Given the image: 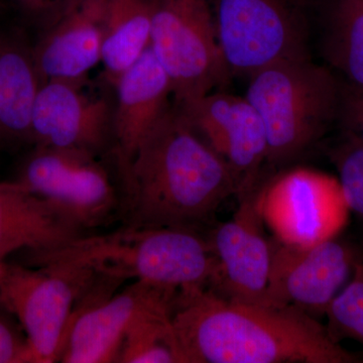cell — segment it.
<instances>
[{"label":"cell","mask_w":363,"mask_h":363,"mask_svg":"<svg viewBox=\"0 0 363 363\" xmlns=\"http://www.w3.org/2000/svg\"><path fill=\"white\" fill-rule=\"evenodd\" d=\"M173 324L186 363L363 362L298 308L234 302L207 286L178 291Z\"/></svg>","instance_id":"obj_1"},{"label":"cell","mask_w":363,"mask_h":363,"mask_svg":"<svg viewBox=\"0 0 363 363\" xmlns=\"http://www.w3.org/2000/svg\"><path fill=\"white\" fill-rule=\"evenodd\" d=\"M121 178L136 226L196 230L240 191L230 167L174 104L143 138Z\"/></svg>","instance_id":"obj_2"},{"label":"cell","mask_w":363,"mask_h":363,"mask_svg":"<svg viewBox=\"0 0 363 363\" xmlns=\"http://www.w3.org/2000/svg\"><path fill=\"white\" fill-rule=\"evenodd\" d=\"M38 266L70 264L124 281L180 289L211 286L218 260L208 238L194 229L130 225L114 233L80 236L63 247L30 252Z\"/></svg>","instance_id":"obj_3"},{"label":"cell","mask_w":363,"mask_h":363,"mask_svg":"<svg viewBox=\"0 0 363 363\" xmlns=\"http://www.w3.org/2000/svg\"><path fill=\"white\" fill-rule=\"evenodd\" d=\"M248 81L245 97L266 130V166L281 168L296 161L337 121L340 78L312 59L274 64Z\"/></svg>","instance_id":"obj_4"},{"label":"cell","mask_w":363,"mask_h":363,"mask_svg":"<svg viewBox=\"0 0 363 363\" xmlns=\"http://www.w3.org/2000/svg\"><path fill=\"white\" fill-rule=\"evenodd\" d=\"M209 2L231 77L250 78L274 64L311 59V18L318 0Z\"/></svg>","instance_id":"obj_5"},{"label":"cell","mask_w":363,"mask_h":363,"mask_svg":"<svg viewBox=\"0 0 363 363\" xmlns=\"http://www.w3.org/2000/svg\"><path fill=\"white\" fill-rule=\"evenodd\" d=\"M150 47L171 80L173 104L194 101L230 81L209 0H152Z\"/></svg>","instance_id":"obj_6"},{"label":"cell","mask_w":363,"mask_h":363,"mask_svg":"<svg viewBox=\"0 0 363 363\" xmlns=\"http://www.w3.org/2000/svg\"><path fill=\"white\" fill-rule=\"evenodd\" d=\"M96 279L75 264H0V304L20 321L32 363L59 362L74 309Z\"/></svg>","instance_id":"obj_7"},{"label":"cell","mask_w":363,"mask_h":363,"mask_svg":"<svg viewBox=\"0 0 363 363\" xmlns=\"http://www.w3.org/2000/svg\"><path fill=\"white\" fill-rule=\"evenodd\" d=\"M262 214L274 240L309 247L337 238L347 224L350 209L338 178L297 167L266 177Z\"/></svg>","instance_id":"obj_8"},{"label":"cell","mask_w":363,"mask_h":363,"mask_svg":"<svg viewBox=\"0 0 363 363\" xmlns=\"http://www.w3.org/2000/svg\"><path fill=\"white\" fill-rule=\"evenodd\" d=\"M35 147L16 181L83 233L111 218L117 206L116 189L96 155L83 150Z\"/></svg>","instance_id":"obj_9"},{"label":"cell","mask_w":363,"mask_h":363,"mask_svg":"<svg viewBox=\"0 0 363 363\" xmlns=\"http://www.w3.org/2000/svg\"><path fill=\"white\" fill-rule=\"evenodd\" d=\"M266 177L238 195L240 204L233 218L217 224L208 238L218 260V272L209 289L226 300L269 305L272 240L267 238L262 214Z\"/></svg>","instance_id":"obj_10"},{"label":"cell","mask_w":363,"mask_h":363,"mask_svg":"<svg viewBox=\"0 0 363 363\" xmlns=\"http://www.w3.org/2000/svg\"><path fill=\"white\" fill-rule=\"evenodd\" d=\"M178 291L135 281L116 295L84 298L72 314L58 362H117L131 325L147 313L173 307Z\"/></svg>","instance_id":"obj_11"},{"label":"cell","mask_w":363,"mask_h":363,"mask_svg":"<svg viewBox=\"0 0 363 363\" xmlns=\"http://www.w3.org/2000/svg\"><path fill=\"white\" fill-rule=\"evenodd\" d=\"M357 262L352 247L337 238L309 247L272 240L269 305L293 306L319 320Z\"/></svg>","instance_id":"obj_12"},{"label":"cell","mask_w":363,"mask_h":363,"mask_svg":"<svg viewBox=\"0 0 363 363\" xmlns=\"http://www.w3.org/2000/svg\"><path fill=\"white\" fill-rule=\"evenodd\" d=\"M175 106L233 169L240 185L238 195L262 180L267 164L266 130L247 97L216 90Z\"/></svg>","instance_id":"obj_13"},{"label":"cell","mask_w":363,"mask_h":363,"mask_svg":"<svg viewBox=\"0 0 363 363\" xmlns=\"http://www.w3.org/2000/svg\"><path fill=\"white\" fill-rule=\"evenodd\" d=\"M82 82L52 79L40 86L32 119L35 147L97 155L113 136V107L106 98L88 94Z\"/></svg>","instance_id":"obj_14"},{"label":"cell","mask_w":363,"mask_h":363,"mask_svg":"<svg viewBox=\"0 0 363 363\" xmlns=\"http://www.w3.org/2000/svg\"><path fill=\"white\" fill-rule=\"evenodd\" d=\"M105 11L106 0H62L40 20L33 52L43 83L84 81L101 62Z\"/></svg>","instance_id":"obj_15"},{"label":"cell","mask_w":363,"mask_h":363,"mask_svg":"<svg viewBox=\"0 0 363 363\" xmlns=\"http://www.w3.org/2000/svg\"><path fill=\"white\" fill-rule=\"evenodd\" d=\"M113 138L121 177L130 168L143 138L171 107L173 89L168 74L149 45L116 83Z\"/></svg>","instance_id":"obj_16"},{"label":"cell","mask_w":363,"mask_h":363,"mask_svg":"<svg viewBox=\"0 0 363 363\" xmlns=\"http://www.w3.org/2000/svg\"><path fill=\"white\" fill-rule=\"evenodd\" d=\"M84 235L49 202L20 182H0V253L42 252Z\"/></svg>","instance_id":"obj_17"},{"label":"cell","mask_w":363,"mask_h":363,"mask_svg":"<svg viewBox=\"0 0 363 363\" xmlns=\"http://www.w3.org/2000/svg\"><path fill=\"white\" fill-rule=\"evenodd\" d=\"M42 84L25 35L0 33V147L33 143V106Z\"/></svg>","instance_id":"obj_18"},{"label":"cell","mask_w":363,"mask_h":363,"mask_svg":"<svg viewBox=\"0 0 363 363\" xmlns=\"http://www.w3.org/2000/svg\"><path fill=\"white\" fill-rule=\"evenodd\" d=\"M150 30L152 0H106L101 63L112 85L149 48Z\"/></svg>","instance_id":"obj_19"},{"label":"cell","mask_w":363,"mask_h":363,"mask_svg":"<svg viewBox=\"0 0 363 363\" xmlns=\"http://www.w3.org/2000/svg\"><path fill=\"white\" fill-rule=\"evenodd\" d=\"M321 49L329 68L363 88V0H324Z\"/></svg>","instance_id":"obj_20"},{"label":"cell","mask_w":363,"mask_h":363,"mask_svg":"<svg viewBox=\"0 0 363 363\" xmlns=\"http://www.w3.org/2000/svg\"><path fill=\"white\" fill-rule=\"evenodd\" d=\"M173 307L143 315L126 332L117 362L186 363L173 324Z\"/></svg>","instance_id":"obj_21"},{"label":"cell","mask_w":363,"mask_h":363,"mask_svg":"<svg viewBox=\"0 0 363 363\" xmlns=\"http://www.w3.org/2000/svg\"><path fill=\"white\" fill-rule=\"evenodd\" d=\"M326 329L335 342L354 339L363 345V264L358 262L352 279L327 309Z\"/></svg>","instance_id":"obj_22"},{"label":"cell","mask_w":363,"mask_h":363,"mask_svg":"<svg viewBox=\"0 0 363 363\" xmlns=\"http://www.w3.org/2000/svg\"><path fill=\"white\" fill-rule=\"evenodd\" d=\"M329 159L338 173V180L350 212L363 219V143L354 133L342 130L328 149Z\"/></svg>","instance_id":"obj_23"},{"label":"cell","mask_w":363,"mask_h":363,"mask_svg":"<svg viewBox=\"0 0 363 363\" xmlns=\"http://www.w3.org/2000/svg\"><path fill=\"white\" fill-rule=\"evenodd\" d=\"M342 130H350L363 143V88L340 79L338 119Z\"/></svg>","instance_id":"obj_24"},{"label":"cell","mask_w":363,"mask_h":363,"mask_svg":"<svg viewBox=\"0 0 363 363\" xmlns=\"http://www.w3.org/2000/svg\"><path fill=\"white\" fill-rule=\"evenodd\" d=\"M0 363H32L26 339H21L0 317Z\"/></svg>","instance_id":"obj_25"},{"label":"cell","mask_w":363,"mask_h":363,"mask_svg":"<svg viewBox=\"0 0 363 363\" xmlns=\"http://www.w3.org/2000/svg\"><path fill=\"white\" fill-rule=\"evenodd\" d=\"M21 11L38 20L51 13L62 0H11Z\"/></svg>","instance_id":"obj_26"},{"label":"cell","mask_w":363,"mask_h":363,"mask_svg":"<svg viewBox=\"0 0 363 363\" xmlns=\"http://www.w3.org/2000/svg\"><path fill=\"white\" fill-rule=\"evenodd\" d=\"M6 255H4V253H0V264H1V262H4V260H6Z\"/></svg>","instance_id":"obj_27"},{"label":"cell","mask_w":363,"mask_h":363,"mask_svg":"<svg viewBox=\"0 0 363 363\" xmlns=\"http://www.w3.org/2000/svg\"><path fill=\"white\" fill-rule=\"evenodd\" d=\"M2 7H4V1H2V0H0V9H1Z\"/></svg>","instance_id":"obj_28"}]
</instances>
